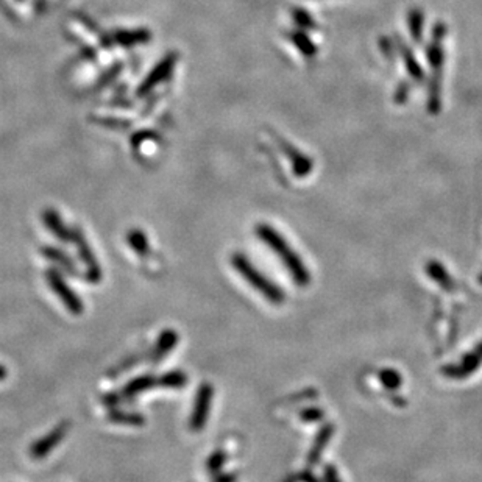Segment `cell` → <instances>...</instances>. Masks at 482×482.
<instances>
[{"label":"cell","instance_id":"obj_11","mask_svg":"<svg viewBox=\"0 0 482 482\" xmlns=\"http://www.w3.org/2000/svg\"><path fill=\"white\" fill-rule=\"evenodd\" d=\"M155 386H158V378H155L153 375H141V376L129 381V383L124 388H122V392L119 393L120 400L125 401L128 398L138 397L139 393L147 392V391H150V388H153Z\"/></svg>","mask_w":482,"mask_h":482},{"label":"cell","instance_id":"obj_10","mask_svg":"<svg viewBox=\"0 0 482 482\" xmlns=\"http://www.w3.org/2000/svg\"><path fill=\"white\" fill-rule=\"evenodd\" d=\"M41 253L44 255L50 262L58 265V267L64 273H68V275H72V277L78 275V270H77V265L74 262V259H70V256L66 253V251H63V250L56 248L53 246H42Z\"/></svg>","mask_w":482,"mask_h":482},{"label":"cell","instance_id":"obj_7","mask_svg":"<svg viewBox=\"0 0 482 482\" xmlns=\"http://www.w3.org/2000/svg\"><path fill=\"white\" fill-rule=\"evenodd\" d=\"M175 64H177V53H170V55L165 56L163 61L156 64L153 70L147 75L146 80L142 82L138 94L146 96L147 92H150L155 88V86L163 83L164 80H167L172 74V70H174V68H175Z\"/></svg>","mask_w":482,"mask_h":482},{"label":"cell","instance_id":"obj_1","mask_svg":"<svg viewBox=\"0 0 482 482\" xmlns=\"http://www.w3.org/2000/svg\"><path fill=\"white\" fill-rule=\"evenodd\" d=\"M232 265L246 281L256 289L259 293H262L270 303L279 305L284 301V293L279 287L272 283L267 277H264L253 264L248 261V258L242 253H234L232 256Z\"/></svg>","mask_w":482,"mask_h":482},{"label":"cell","instance_id":"obj_8","mask_svg":"<svg viewBox=\"0 0 482 482\" xmlns=\"http://www.w3.org/2000/svg\"><path fill=\"white\" fill-rule=\"evenodd\" d=\"M178 341H179V337H178V333L175 329H164L163 333L160 334V337H158L152 355H150L152 362L160 364L163 359L177 347Z\"/></svg>","mask_w":482,"mask_h":482},{"label":"cell","instance_id":"obj_17","mask_svg":"<svg viewBox=\"0 0 482 482\" xmlns=\"http://www.w3.org/2000/svg\"><path fill=\"white\" fill-rule=\"evenodd\" d=\"M234 474H227V473H224V474H220V476L217 478V479H215V482H233L234 481Z\"/></svg>","mask_w":482,"mask_h":482},{"label":"cell","instance_id":"obj_6","mask_svg":"<svg viewBox=\"0 0 482 482\" xmlns=\"http://www.w3.org/2000/svg\"><path fill=\"white\" fill-rule=\"evenodd\" d=\"M69 429H70V423L63 421L58 424V426H55L52 431H50V433H47L44 437H41L39 440H36L30 447L32 459L41 460L46 456H49L50 452L58 447V443L64 440V437L68 436Z\"/></svg>","mask_w":482,"mask_h":482},{"label":"cell","instance_id":"obj_18","mask_svg":"<svg viewBox=\"0 0 482 482\" xmlns=\"http://www.w3.org/2000/svg\"><path fill=\"white\" fill-rule=\"evenodd\" d=\"M6 376H8V370H6L5 365L0 364V381L6 379Z\"/></svg>","mask_w":482,"mask_h":482},{"label":"cell","instance_id":"obj_16","mask_svg":"<svg viewBox=\"0 0 482 482\" xmlns=\"http://www.w3.org/2000/svg\"><path fill=\"white\" fill-rule=\"evenodd\" d=\"M227 459H228V456L224 450L214 451L210 457V460H208V469H210L211 471H219L222 467L225 465Z\"/></svg>","mask_w":482,"mask_h":482},{"label":"cell","instance_id":"obj_4","mask_svg":"<svg viewBox=\"0 0 482 482\" xmlns=\"http://www.w3.org/2000/svg\"><path fill=\"white\" fill-rule=\"evenodd\" d=\"M214 398V387L210 383H203L197 391L196 401H194V407L189 419V426L192 431H201L206 426L208 417H210V411L213 406Z\"/></svg>","mask_w":482,"mask_h":482},{"label":"cell","instance_id":"obj_9","mask_svg":"<svg viewBox=\"0 0 482 482\" xmlns=\"http://www.w3.org/2000/svg\"><path fill=\"white\" fill-rule=\"evenodd\" d=\"M42 222H44L46 228L58 241H61V242H70L72 241V232L66 225H64V222L60 217V214L56 213L55 210H52V208H47V210L42 213Z\"/></svg>","mask_w":482,"mask_h":482},{"label":"cell","instance_id":"obj_13","mask_svg":"<svg viewBox=\"0 0 482 482\" xmlns=\"http://www.w3.org/2000/svg\"><path fill=\"white\" fill-rule=\"evenodd\" d=\"M127 242L134 253H138L139 256H147L150 253V242L147 236L138 228L129 229L127 234Z\"/></svg>","mask_w":482,"mask_h":482},{"label":"cell","instance_id":"obj_2","mask_svg":"<svg viewBox=\"0 0 482 482\" xmlns=\"http://www.w3.org/2000/svg\"><path fill=\"white\" fill-rule=\"evenodd\" d=\"M256 233L259 236V239H262L279 258H281V261L287 265V269L292 273L295 281L305 284L307 281V272L305 269V265L300 261V258L291 250L289 243L279 236V233L269 225H259L256 228Z\"/></svg>","mask_w":482,"mask_h":482},{"label":"cell","instance_id":"obj_3","mask_svg":"<svg viewBox=\"0 0 482 482\" xmlns=\"http://www.w3.org/2000/svg\"><path fill=\"white\" fill-rule=\"evenodd\" d=\"M46 281L50 286V289L55 292L56 297L61 300V303L66 306L68 311L72 315H82L84 311V305L78 293L68 284L63 272L56 269L46 270Z\"/></svg>","mask_w":482,"mask_h":482},{"label":"cell","instance_id":"obj_5","mask_svg":"<svg viewBox=\"0 0 482 482\" xmlns=\"http://www.w3.org/2000/svg\"><path fill=\"white\" fill-rule=\"evenodd\" d=\"M72 241L75 243L78 256H80L82 262L86 265V270H88L86 277H88L91 283H99L102 279V267H100L94 251H92L88 239H86V236L80 228L72 229Z\"/></svg>","mask_w":482,"mask_h":482},{"label":"cell","instance_id":"obj_12","mask_svg":"<svg viewBox=\"0 0 482 482\" xmlns=\"http://www.w3.org/2000/svg\"><path fill=\"white\" fill-rule=\"evenodd\" d=\"M108 420L114 424H125V426H144V424H146L144 415L138 412L120 411V409H113V411H110V414H108Z\"/></svg>","mask_w":482,"mask_h":482},{"label":"cell","instance_id":"obj_15","mask_svg":"<svg viewBox=\"0 0 482 482\" xmlns=\"http://www.w3.org/2000/svg\"><path fill=\"white\" fill-rule=\"evenodd\" d=\"M148 39H150V33L146 30H132V32L116 33V41L120 46H125V47L141 44V42H146Z\"/></svg>","mask_w":482,"mask_h":482},{"label":"cell","instance_id":"obj_14","mask_svg":"<svg viewBox=\"0 0 482 482\" xmlns=\"http://www.w3.org/2000/svg\"><path fill=\"white\" fill-rule=\"evenodd\" d=\"M188 384V375L182 370H170L158 378V386L164 388H183Z\"/></svg>","mask_w":482,"mask_h":482}]
</instances>
